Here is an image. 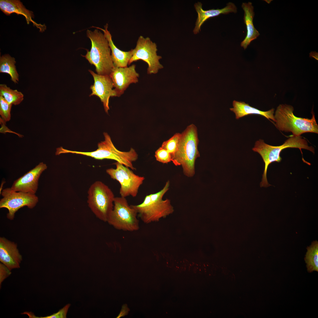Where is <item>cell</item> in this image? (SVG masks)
Masks as SVG:
<instances>
[{
    "label": "cell",
    "instance_id": "6da1fadb",
    "mask_svg": "<svg viewBox=\"0 0 318 318\" xmlns=\"http://www.w3.org/2000/svg\"><path fill=\"white\" fill-rule=\"evenodd\" d=\"M197 128L194 124L188 126L181 133L176 151L172 156L173 163L181 165L184 174L188 177L195 174V163L200 157Z\"/></svg>",
    "mask_w": 318,
    "mask_h": 318
},
{
    "label": "cell",
    "instance_id": "7a4b0ae2",
    "mask_svg": "<svg viewBox=\"0 0 318 318\" xmlns=\"http://www.w3.org/2000/svg\"><path fill=\"white\" fill-rule=\"evenodd\" d=\"M170 182L167 181L159 192L147 195L143 202L137 205H130L138 213V216L145 223L157 222L172 213L173 207L170 200L163 197L169 189Z\"/></svg>",
    "mask_w": 318,
    "mask_h": 318
},
{
    "label": "cell",
    "instance_id": "3957f363",
    "mask_svg": "<svg viewBox=\"0 0 318 318\" xmlns=\"http://www.w3.org/2000/svg\"><path fill=\"white\" fill-rule=\"evenodd\" d=\"M287 148H299L303 155L302 149L308 150L314 153V148L309 146L306 140L300 136L292 135L282 145L274 146L265 143L263 140L260 139L256 141L252 150L258 153L261 156L265 163L264 169L262 175L261 187H267L271 186L268 182L267 172L268 167L271 163L274 162H280L282 158L280 154L282 150Z\"/></svg>",
    "mask_w": 318,
    "mask_h": 318
},
{
    "label": "cell",
    "instance_id": "277c9868",
    "mask_svg": "<svg viewBox=\"0 0 318 318\" xmlns=\"http://www.w3.org/2000/svg\"><path fill=\"white\" fill-rule=\"evenodd\" d=\"M86 35L90 40L91 47L85 55L82 56L95 66L97 74L110 75L114 66L107 40L104 34L97 29L93 31L87 30Z\"/></svg>",
    "mask_w": 318,
    "mask_h": 318
},
{
    "label": "cell",
    "instance_id": "5b68a950",
    "mask_svg": "<svg viewBox=\"0 0 318 318\" xmlns=\"http://www.w3.org/2000/svg\"><path fill=\"white\" fill-rule=\"evenodd\" d=\"M294 108L289 105L280 104L277 107L274 117V125L279 130L292 132L293 135L300 136L306 132L318 133V125L313 111L311 119L297 117L294 114Z\"/></svg>",
    "mask_w": 318,
    "mask_h": 318
},
{
    "label": "cell",
    "instance_id": "8992f818",
    "mask_svg": "<svg viewBox=\"0 0 318 318\" xmlns=\"http://www.w3.org/2000/svg\"><path fill=\"white\" fill-rule=\"evenodd\" d=\"M103 135L104 140L98 143V148L94 151L85 152L70 150L62 147L59 149V153L61 154L71 153L81 155L99 160H113L132 170H136L132 162L137 160L138 155L135 150L131 148L127 152L119 150L113 145L109 135L106 132L104 133Z\"/></svg>",
    "mask_w": 318,
    "mask_h": 318
},
{
    "label": "cell",
    "instance_id": "52a82bcc",
    "mask_svg": "<svg viewBox=\"0 0 318 318\" xmlns=\"http://www.w3.org/2000/svg\"><path fill=\"white\" fill-rule=\"evenodd\" d=\"M87 193L90 208L97 218L107 222L114 206L115 197L112 191L102 181H97L90 186Z\"/></svg>",
    "mask_w": 318,
    "mask_h": 318
},
{
    "label": "cell",
    "instance_id": "ba28073f",
    "mask_svg": "<svg viewBox=\"0 0 318 318\" xmlns=\"http://www.w3.org/2000/svg\"><path fill=\"white\" fill-rule=\"evenodd\" d=\"M136 211L128 203L125 198L115 197L114 206L107 222L115 228L125 231H136L140 228Z\"/></svg>",
    "mask_w": 318,
    "mask_h": 318
},
{
    "label": "cell",
    "instance_id": "9c48e42d",
    "mask_svg": "<svg viewBox=\"0 0 318 318\" xmlns=\"http://www.w3.org/2000/svg\"><path fill=\"white\" fill-rule=\"evenodd\" d=\"M115 164V168H108L106 172L111 178L117 180L120 184L119 193L121 196L136 197L145 177L135 174L129 168L118 162Z\"/></svg>",
    "mask_w": 318,
    "mask_h": 318
},
{
    "label": "cell",
    "instance_id": "30bf717a",
    "mask_svg": "<svg viewBox=\"0 0 318 318\" xmlns=\"http://www.w3.org/2000/svg\"><path fill=\"white\" fill-rule=\"evenodd\" d=\"M157 50L156 44L153 42L150 38L140 36L137 41L135 47L133 49L132 55L128 65L134 62L141 60L148 64V74H156L159 69L163 68L159 61L162 57L157 55Z\"/></svg>",
    "mask_w": 318,
    "mask_h": 318
},
{
    "label": "cell",
    "instance_id": "8fae6325",
    "mask_svg": "<svg viewBox=\"0 0 318 318\" xmlns=\"http://www.w3.org/2000/svg\"><path fill=\"white\" fill-rule=\"evenodd\" d=\"M1 194L3 197L0 200V208L8 210L7 217L10 220H13L15 213L19 209L25 206L32 209L39 201L35 194L15 191L11 188L4 189Z\"/></svg>",
    "mask_w": 318,
    "mask_h": 318
},
{
    "label": "cell",
    "instance_id": "7c38bea8",
    "mask_svg": "<svg viewBox=\"0 0 318 318\" xmlns=\"http://www.w3.org/2000/svg\"><path fill=\"white\" fill-rule=\"evenodd\" d=\"M94 81V84L90 89L92 93L90 96L96 95L98 97L103 103L105 112L108 113L109 110V100L110 97L117 96V93L113 89V83L109 75H101L89 70Z\"/></svg>",
    "mask_w": 318,
    "mask_h": 318
},
{
    "label": "cell",
    "instance_id": "4fadbf2b",
    "mask_svg": "<svg viewBox=\"0 0 318 318\" xmlns=\"http://www.w3.org/2000/svg\"><path fill=\"white\" fill-rule=\"evenodd\" d=\"M47 168L45 163L40 162L33 169L14 181L11 188L15 191L35 194L38 188L39 178Z\"/></svg>",
    "mask_w": 318,
    "mask_h": 318
},
{
    "label": "cell",
    "instance_id": "5bb4252c",
    "mask_svg": "<svg viewBox=\"0 0 318 318\" xmlns=\"http://www.w3.org/2000/svg\"><path fill=\"white\" fill-rule=\"evenodd\" d=\"M135 64H132L129 67H114L109 75L117 97L123 94L130 84L138 82L139 75L135 70Z\"/></svg>",
    "mask_w": 318,
    "mask_h": 318
},
{
    "label": "cell",
    "instance_id": "9a60e30c",
    "mask_svg": "<svg viewBox=\"0 0 318 318\" xmlns=\"http://www.w3.org/2000/svg\"><path fill=\"white\" fill-rule=\"evenodd\" d=\"M22 256L17 244L4 237L0 238V261L11 270L20 267Z\"/></svg>",
    "mask_w": 318,
    "mask_h": 318
},
{
    "label": "cell",
    "instance_id": "2e32d148",
    "mask_svg": "<svg viewBox=\"0 0 318 318\" xmlns=\"http://www.w3.org/2000/svg\"><path fill=\"white\" fill-rule=\"evenodd\" d=\"M0 9L6 15H10L12 13H15L18 15L23 16L25 18L26 22L29 24L32 22L39 30V32H43L46 29L45 25L38 24L32 19L34 17L33 12L26 8L22 3L19 0H0Z\"/></svg>",
    "mask_w": 318,
    "mask_h": 318
},
{
    "label": "cell",
    "instance_id": "e0dca14e",
    "mask_svg": "<svg viewBox=\"0 0 318 318\" xmlns=\"http://www.w3.org/2000/svg\"><path fill=\"white\" fill-rule=\"evenodd\" d=\"M194 6L198 14L195 26L193 31L195 34L199 32L201 26L208 19L218 16L221 14H227L230 13H236L237 12L236 6L234 4L231 2L228 3L226 6L221 9H217L204 10L202 8V4L200 2L196 3Z\"/></svg>",
    "mask_w": 318,
    "mask_h": 318
},
{
    "label": "cell",
    "instance_id": "ac0fdd59",
    "mask_svg": "<svg viewBox=\"0 0 318 318\" xmlns=\"http://www.w3.org/2000/svg\"><path fill=\"white\" fill-rule=\"evenodd\" d=\"M108 25L107 23L104 26V29L99 27H92L100 29L103 32L109 42L111 50L112 59L114 67H127L129 61L132 55L133 49L128 51L125 52L122 51L117 48L115 45L112 40V35L108 30Z\"/></svg>",
    "mask_w": 318,
    "mask_h": 318
},
{
    "label": "cell",
    "instance_id": "d6986e66",
    "mask_svg": "<svg viewBox=\"0 0 318 318\" xmlns=\"http://www.w3.org/2000/svg\"><path fill=\"white\" fill-rule=\"evenodd\" d=\"M242 8L244 11V20L246 29V35L241 44V46L245 49L253 40L256 39L260 35L254 27L253 19L254 15V7L251 2L243 3Z\"/></svg>",
    "mask_w": 318,
    "mask_h": 318
},
{
    "label": "cell",
    "instance_id": "ffe728a7",
    "mask_svg": "<svg viewBox=\"0 0 318 318\" xmlns=\"http://www.w3.org/2000/svg\"><path fill=\"white\" fill-rule=\"evenodd\" d=\"M233 107L230 108V110L235 113L236 119L248 115L256 114L263 116L269 120L271 119L275 122L273 108L267 111H262L251 106L244 102L235 100L233 102Z\"/></svg>",
    "mask_w": 318,
    "mask_h": 318
},
{
    "label": "cell",
    "instance_id": "44dd1931",
    "mask_svg": "<svg viewBox=\"0 0 318 318\" xmlns=\"http://www.w3.org/2000/svg\"><path fill=\"white\" fill-rule=\"evenodd\" d=\"M16 61L14 58L9 54H6L0 57V72L9 74L11 80L15 84L19 81V74L15 64Z\"/></svg>",
    "mask_w": 318,
    "mask_h": 318
},
{
    "label": "cell",
    "instance_id": "7402d4cb",
    "mask_svg": "<svg viewBox=\"0 0 318 318\" xmlns=\"http://www.w3.org/2000/svg\"><path fill=\"white\" fill-rule=\"evenodd\" d=\"M307 251L304 258L307 271L309 273L318 271V242L313 241L307 248Z\"/></svg>",
    "mask_w": 318,
    "mask_h": 318
},
{
    "label": "cell",
    "instance_id": "603a6c76",
    "mask_svg": "<svg viewBox=\"0 0 318 318\" xmlns=\"http://www.w3.org/2000/svg\"><path fill=\"white\" fill-rule=\"evenodd\" d=\"M0 95L9 103L15 105L19 104L23 101L24 97L21 92L13 90L5 84L0 85Z\"/></svg>",
    "mask_w": 318,
    "mask_h": 318
},
{
    "label": "cell",
    "instance_id": "cb8c5ba5",
    "mask_svg": "<svg viewBox=\"0 0 318 318\" xmlns=\"http://www.w3.org/2000/svg\"><path fill=\"white\" fill-rule=\"evenodd\" d=\"M12 105L7 102L0 95V115L1 121L5 123L11 118V110Z\"/></svg>",
    "mask_w": 318,
    "mask_h": 318
},
{
    "label": "cell",
    "instance_id": "d4e9b609",
    "mask_svg": "<svg viewBox=\"0 0 318 318\" xmlns=\"http://www.w3.org/2000/svg\"><path fill=\"white\" fill-rule=\"evenodd\" d=\"M181 133H176L168 140L164 141L161 147L168 151L171 157L175 153L181 137Z\"/></svg>",
    "mask_w": 318,
    "mask_h": 318
},
{
    "label": "cell",
    "instance_id": "484cf974",
    "mask_svg": "<svg viewBox=\"0 0 318 318\" xmlns=\"http://www.w3.org/2000/svg\"><path fill=\"white\" fill-rule=\"evenodd\" d=\"M70 306V304H68L57 313L45 317H37L32 312H24V314L27 315L30 318H66L68 309Z\"/></svg>",
    "mask_w": 318,
    "mask_h": 318
},
{
    "label": "cell",
    "instance_id": "4316f807",
    "mask_svg": "<svg viewBox=\"0 0 318 318\" xmlns=\"http://www.w3.org/2000/svg\"><path fill=\"white\" fill-rule=\"evenodd\" d=\"M155 156L157 161L163 163H167L172 161L170 154L161 147L155 151Z\"/></svg>",
    "mask_w": 318,
    "mask_h": 318
},
{
    "label": "cell",
    "instance_id": "83f0119b",
    "mask_svg": "<svg viewBox=\"0 0 318 318\" xmlns=\"http://www.w3.org/2000/svg\"><path fill=\"white\" fill-rule=\"evenodd\" d=\"M10 270L7 267L1 262L0 263V285L4 280L11 274Z\"/></svg>",
    "mask_w": 318,
    "mask_h": 318
},
{
    "label": "cell",
    "instance_id": "f1b7e54d",
    "mask_svg": "<svg viewBox=\"0 0 318 318\" xmlns=\"http://www.w3.org/2000/svg\"><path fill=\"white\" fill-rule=\"evenodd\" d=\"M129 311V309L127 307V305H123L122 306V309L119 314L117 318H120L121 317L127 315Z\"/></svg>",
    "mask_w": 318,
    "mask_h": 318
}]
</instances>
